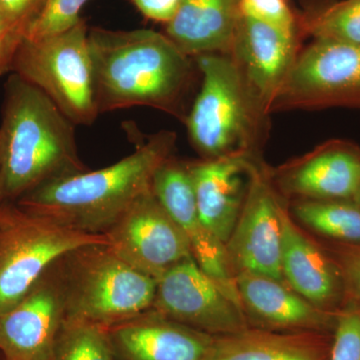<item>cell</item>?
Segmentation results:
<instances>
[{"instance_id":"cell-1","label":"cell","mask_w":360,"mask_h":360,"mask_svg":"<svg viewBox=\"0 0 360 360\" xmlns=\"http://www.w3.org/2000/svg\"><path fill=\"white\" fill-rule=\"evenodd\" d=\"M89 44L98 113L132 106L174 110L191 65L167 35L91 28Z\"/></svg>"},{"instance_id":"cell-2","label":"cell","mask_w":360,"mask_h":360,"mask_svg":"<svg viewBox=\"0 0 360 360\" xmlns=\"http://www.w3.org/2000/svg\"><path fill=\"white\" fill-rule=\"evenodd\" d=\"M175 134L151 135L132 155L110 167L42 184L15 201L30 212L89 233H104L142 194L169 158Z\"/></svg>"},{"instance_id":"cell-3","label":"cell","mask_w":360,"mask_h":360,"mask_svg":"<svg viewBox=\"0 0 360 360\" xmlns=\"http://www.w3.org/2000/svg\"><path fill=\"white\" fill-rule=\"evenodd\" d=\"M73 125L39 87L16 73L9 77L0 129L4 201L89 170L78 156Z\"/></svg>"},{"instance_id":"cell-4","label":"cell","mask_w":360,"mask_h":360,"mask_svg":"<svg viewBox=\"0 0 360 360\" xmlns=\"http://www.w3.org/2000/svg\"><path fill=\"white\" fill-rule=\"evenodd\" d=\"M65 319L110 328L151 309L158 281L106 245L82 246L59 259Z\"/></svg>"},{"instance_id":"cell-5","label":"cell","mask_w":360,"mask_h":360,"mask_svg":"<svg viewBox=\"0 0 360 360\" xmlns=\"http://www.w3.org/2000/svg\"><path fill=\"white\" fill-rule=\"evenodd\" d=\"M90 245H110L104 233H89L26 210L15 201L0 205V315L6 314L66 253Z\"/></svg>"},{"instance_id":"cell-6","label":"cell","mask_w":360,"mask_h":360,"mask_svg":"<svg viewBox=\"0 0 360 360\" xmlns=\"http://www.w3.org/2000/svg\"><path fill=\"white\" fill-rule=\"evenodd\" d=\"M89 27L84 20L53 37H23L13 70L44 92L73 124L89 125L97 115Z\"/></svg>"},{"instance_id":"cell-7","label":"cell","mask_w":360,"mask_h":360,"mask_svg":"<svg viewBox=\"0 0 360 360\" xmlns=\"http://www.w3.org/2000/svg\"><path fill=\"white\" fill-rule=\"evenodd\" d=\"M202 86L187 127L194 146L208 158L246 153L251 108L257 105L236 61L219 53L196 56Z\"/></svg>"},{"instance_id":"cell-8","label":"cell","mask_w":360,"mask_h":360,"mask_svg":"<svg viewBox=\"0 0 360 360\" xmlns=\"http://www.w3.org/2000/svg\"><path fill=\"white\" fill-rule=\"evenodd\" d=\"M333 106L360 108V45L315 40L296 56L267 111Z\"/></svg>"},{"instance_id":"cell-9","label":"cell","mask_w":360,"mask_h":360,"mask_svg":"<svg viewBox=\"0 0 360 360\" xmlns=\"http://www.w3.org/2000/svg\"><path fill=\"white\" fill-rule=\"evenodd\" d=\"M151 309L212 336L250 328L240 304L193 257L170 267L158 279Z\"/></svg>"},{"instance_id":"cell-10","label":"cell","mask_w":360,"mask_h":360,"mask_svg":"<svg viewBox=\"0 0 360 360\" xmlns=\"http://www.w3.org/2000/svg\"><path fill=\"white\" fill-rule=\"evenodd\" d=\"M283 210L269 172L253 161L243 210L225 243L234 276L252 272L284 283L281 264Z\"/></svg>"},{"instance_id":"cell-11","label":"cell","mask_w":360,"mask_h":360,"mask_svg":"<svg viewBox=\"0 0 360 360\" xmlns=\"http://www.w3.org/2000/svg\"><path fill=\"white\" fill-rule=\"evenodd\" d=\"M104 234L118 257L156 281L193 257L184 232L153 189L137 198Z\"/></svg>"},{"instance_id":"cell-12","label":"cell","mask_w":360,"mask_h":360,"mask_svg":"<svg viewBox=\"0 0 360 360\" xmlns=\"http://www.w3.org/2000/svg\"><path fill=\"white\" fill-rule=\"evenodd\" d=\"M65 319L58 259L18 304L0 315V360H51Z\"/></svg>"},{"instance_id":"cell-13","label":"cell","mask_w":360,"mask_h":360,"mask_svg":"<svg viewBox=\"0 0 360 360\" xmlns=\"http://www.w3.org/2000/svg\"><path fill=\"white\" fill-rule=\"evenodd\" d=\"M153 191L184 232L191 255L201 269L240 304L236 276L231 269L225 245L200 219L186 163L170 158L165 161L156 170Z\"/></svg>"},{"instance_id":"cell-14","label":"cell","mask_w":360,"mask_h":360,"mask_svg":"<svg viewBox=\"0 0 360 360\" xmlns=\"http://www.w3.org/2000/svg\"><path fill=\"white\" fill-rule=\"evenodd\" d=\"M276 191L300 200H354L360 191V148L333 141L269 172Z\"/></svg>"},{"instance_id":"cell-15","label":"cell","mask_w":360,"mask_h":360,"mask_svg":"<svg viewBox=\"0 0 360 360\" xmlns=\"http://www.w3.org/2000/svg\"><path fill=\"white\" fill-rule=\"evenodd\" d=\"M236 284L250 328L285 333L335 330L338 312L319 309L283 281L240 272L236 276Z\"/></svg>"},{"instance_id":"cell-16","label":"cell","mask_w":360,"mask_h":360,"mask_svg":"<svg viewBox=\"0 0 360 360\" xmlns=\"http://www.w3.org/2000/svg\"><path fill=\"white\" fill-rule=\"evenodd\" d=\"M231 51L255 104L269 110L295 63V34L240 13Z\"/></svg>"},{"instance_id":"cell-17","label":"cell","mask_w":360,"mask_h":360,"mask_svg":"<svg viewBox=\"0 0 360 360\" xmlns=\"http://www.w3.org/2000/svg\"><path fill=\"white\" fill-rule=\"evenodd\" d=\"M252 163L248 153L186 163L200 219L224 245L243 210Z\"/></svg>"},{"instance_id":"cell-18","label":"cell","mask_w":360,"mask_h":360,"mask_svg":"<svg viewBox=\"0 0 360 360\" xmlns=\"http://www.w3.org/2000/svg\"><path fill=\"white\" fill-rule=\"evenodd\" d=\"M281 272L284 283L319 309L338 312L347 302L340 267L326 248L295 224L284 207Z\"/></svg>"},{"instance_id":"cell-19","label":"cell","mask_w":360,"mask_h":360,"mask_svg":"<svg viewBox=\"0 0 360 360\" xmlns=\"http://www.w3.org/2000/svg\"><path fill=\"white\" fill-rule=\"evenodd\" d=\"M108 333L116 360H205L214 338L153 309Z\"/></svg>"},{"instance_id":"cell-20","label":"cell","mask_w":360,"mask_h":360,"mask_svg":"<svg viewBox=\"0 0 360 360\" xmlns=\"http://www.w3.org/2000/svg\"><path fill=\"white\" fill-rule=\"evenodd\" d=\"M333 333L248 328L214 336L205 360H328Z\"/></svg>"},{"instance_id":"cell-21","label":"cell","mask_w":360,"mask_h":360,"mask_svg":"<svg viewBox=\"0 0 360 360\" xmlns=\"http://www.w3.org/2000/svg\"><path fill=\"white\" fill-rule=\"evenodd\" d=\"M240 0H181L167 37L189 56L231 51Z\"/></svg>"},{"instance_id":"cell-22","label":"cell","mask_w":360,"mask_h":360,"mask_svg":"<svg viewBox=\"0 0 360 360\" xmlns=\"http://www.w3.org/2000/svg\"><path fill=\"white\" fill-rule=\"evenodd\" d=\"M293 215L333 243L360 245V206L354 200H298Z\"/></svg>"},{"instance_id":"cell-23","label":"cell","mask_w":360,"mask_h":360,"mask_svg":"<svg viewBox=\"0 0 360 360\" xmlns=\"http://www.w3.org/2000/svg\"><path fill=\"white\" fill-rule=\"evenodd\" d=\"M51 360H116L108 328L65 319Z\"/></svg>"},{"instance_id":"cell-24","label":"cell","mask_w":360,"mask_h":360,"mask_svg":"<svg viewBox=\"0 0 360 360\" xmlns=\"http://www.w3.org/2000/svg\"><path fill=\"white\" fill-rule=\"evenodd\" d=\"M315 40L360 45V0H345L328 7L310 22Z\"/></svg>"},{"instance_id":"cell-25","label":"cell","mask_w":360,"mask_h":360,"mask_svg":"<svg viewBox=\"0 0 360 360\" xmlns=\"http://www.w3.org/2000/svg\"><path fill=\"white\" fill-rule=\"evenodd\" d=\"M89 0H47L37 18L27 26L25 39L39 40L65 32L77 25Z\"/></svg>"},{"instance_id":"cell-26","label":"cell","mask_w":360,"mask_h":360,"mask_svg":"<svg viewBox=\"0 0 360 360\" xmlns=\"http://www.w3.org/2000/svg\"><path fill=\"white\" fill-rule=\"evenodd\" d=\"M328 360H360V302L347 300L338 311Z\"/></svg>"},{"instance_id":"cell-27","label":"cell","mask_w":360,"mask_h":360,"mask_svg":"<svg viewBox=\"0 0 360 360\" xmlns=\"http://www.w3.org/2000/svg\"><path fill=\"white\" fill-rule=\"evenodd\" d=\"M239 9L243 15L295 34V16L286 0H240Z\"/></svg>"},{"instance_id":"cell-28","label":"cell","mask_w":360,"mask_h":360,"mask_svg":"<svg viewBox=\"0 0 360 360\" xmlns=\"http://www.w3.org/2000/svg\"><path fill=\"white\" fill-rule=\"evenodd\" d=\"M324 248L340 267L345 283L347 302H360V245H345L330 241Z\"/></svg>"},{"instance_id":"cell-29","label":"cell","mask_w":360,"mask_h":360,"mask_svg":"<svg viewBox=\"0 0 360 360\" xmlns=\"http://www.w3.org/2000/svg\"><path fill=\"white\" fill-rule=\"evenodd\" d=\"M47 0H0V9L16 27L25 32Z\"/></svg>"},{"instance_id":"cell-30","label":"cell","mask_w":360,"mask_h":360,"mask_svg":"<svg viewBox=\"0 0 360 360\" xmlns=\"http://www.w3.org/2000/svg\"><path fill=\"white\" fill-rule=\"evenodd\" d=\"M181 0H134L139 11L150 20L168 22L170 21Z\"/></svg>"},{"instance_id":"cell-31","label":"cell","mask_w":360,"mask_h":360,"mask_svg":"<svg viewBox=\"0 0 360 360\" xmlns=\"http://www.w3.org/2000/svg\"><path fill=\"white\" fill-rule=\"evenodd\" d=\"M23 37L25 35L18 33L0 41V75L13 70L14 56Z\"/></svg>"},{"instance_id":"cell-32","label":"cell","mask_w":360,"mask_h":360,"mask_svg":"<svg viewBox=\"0 0 360 360\" xmlns=\"http://www.w3.org/2000/svg\"><path fill=\"white\" fill-rule=\"evenodd\" d=\"M18 33L25 35V32L13 25L11 20L6 18V14L2 13L0 9V41L8 39L11 35L18 34Z\"/></svg>"},{"instance_id":"cell-33","label":"cell","mask_w":360,"mask_h":360,"mask_svg":"<svg viewBox=\"0 0 360 360\" xmlns=\"http://www.w3.org/2000/svg\"><path fill=\"white\" fill-rule=\"evenodd\" d=\"M4 202V188H2V142L0 135V205Z\"/></svg>"},{"instance_id":"cell-34","label":"cell","mask_w":360,"mask_h":360,"mask_svg":"<svg viewBox=\"0 0 360 360\" xmlns=\"http://www.w3.org/2000/svg\"><path fill=\"white\" fill-rule=\"evenodd\" d=\"M354 201H355V202L357 203V205H359L360 206V191H359V193H357L356 198H355Z\"/></svg>"}]
</instances>
